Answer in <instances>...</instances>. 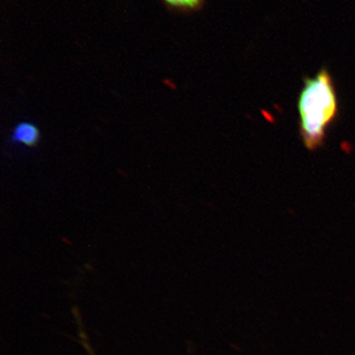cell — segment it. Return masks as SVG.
Returning a JSON list of instances; mask_svg holds the SVG:
<instances>
[{"instance_id":"obj_3","label":"cell","mask_w":355,"mask_h":355,"mask_svg":"<svg viewBox=\"0 0 355 355\" xmlns=\"http://www.w3.org/2000/svg\"><path fill=\"white\" fill-rule=\"evenodd\" d=\"M169 10L180 13H193L205 6V0H161Z\"/></svg>"},{"instance_id":"obj_2","label":"cell","mask_w":355,"mask_h":355,"mask_svg":"<svg viewBox=\"0 0 355 355\" xmlns=\"http://www.w3.org/2000/svg\"><path fill=\"white\" fill-rule=\"evenodd\" d=\"M41 139L39 128L29 121H23L14 128L11 141L23 144L27 147H34Z\"/></svg>"},{"instance_id":"obj_1","label":"cell","mask_w":355,"mask_h":355,"mask_svg":"<svg viewBox=\"0 0 355 355\" xmlns=\"http://www.w3.org/2000/svg\"><path fill=\"white\" fill-rule=\"evenodd\" d=\"M301 140L310 151L324 146L329 128L340 113L335 80L326 67L306 77L297 101Z\"/></svg>"},{"instance_id":"obj_4","label":"cell","mask_w":355,"mask_h":355,"mask_svg":"<svg viewBox=\"0 0 355 355\" xmlns=\"http://www.w3.org/2000/svg\"><path fill=\"white\" fill-rule=\"evenodd\" d=\"M91 355H94V354H91Z\"/></svg>"}]
</instances>
